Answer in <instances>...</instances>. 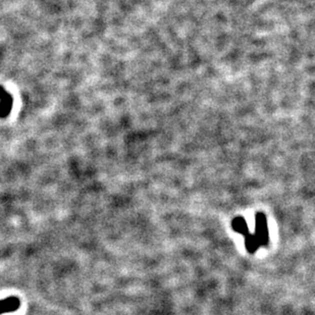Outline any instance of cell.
<instances>
[{"label":"cell","mask_w":315,"mask_h":315,"mask_svg":"<svg viewBox=\"0 0 315 315\" xmlns=\"http://www.w3.org/2000/svg\"><path fill=\"white\" fill-rule=\"evenodd\" d=\"M22 301L18 296H10L0 299V315L16 312L20 309Z\"/></svg>","instance_id":"cell-1"},{"label":"cell","mask_w":315,"mask_h":315,"mask_svg":"<svg viewBox=\"0 0 315 315\" xmlns=\"http://www.w3.org/2000/svg\"><path fill=\"white\" fill-rule=\"evenodd\" d=\"M12 104H14L12 96L10 93H8L6 97L0 101V118H6L10 114L12 108Z\"/></svg>","instance_id":"cell-2"},{"label":"cell","mask_w":315,"mask_h":315,"mask_svg":"<svg viewBox=\"0 0 315 315\" xmlns=\"http://www.w3.org/2000/svg\"><path fill=\"white\" fill-rule=\"evenodd\" d=\"M6 93H8V92L4 90V88L0 86V100L4 99V97L6 95Z\"/></svg>","instance_id":"cell-3"}]
</instances>
